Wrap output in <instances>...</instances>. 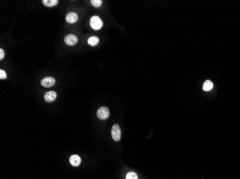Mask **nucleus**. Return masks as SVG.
I'll return each instance as SVG.
<instances>
[{"mask_svg":"<svg viewBox=\"0 0 240 179\" xmlns=\"http://www.w3.org/2000/svg\"><path fill=\"white\" fill-rule=\"evenodd\" d=\"M42 2L45 7H53L58 4V0H43Z\"/></svg>","mask_w":240,"mask_h":179,"instance_id":"1a4fd4ad","label":"nucleus"},{"mask_svg":"<svg viewBox=\"0 0 240 179\" xmlns=\"http://www.w3.org/2000/svg\"><path fill=\"white\" fill-rule=\"evenodd\" d=\"M90 25L94 30H99L103 26V22L99 16L94 15L90 19Z\"/></svg>","mask_w":240,"mask_h":179,"instance_id":"f257e3e1","label":"nucleus"},{"mask_svg":"<svg viewBox=\"0 0 240 179\" xmlns=\"http://www.w3.org/2000/svg\"><path fill=\"white\" fill-rule=\"evenodd\" d=\"M91 4L95 7H99L102 4V1L101 0H91Z\"/></svg>","mask_w":240,"mask_h":179,"instance_id":"ddd939ff","label":"nucleus"},{"mask_svg":"<svg viewBox=\"0 0 240 179\" xmlns=\"http://www.w3.org/2000/svg\"><path fill=\"white\" fill-rule=\"evenodd\" d=\"M78 19V14L75 12H69L68 13L66 16V20L68 23L73 24L75 23Z\"/></svg>","mask_w":240,"mask_h":179,"instance_id":"423d86ee","label":"nucleus"},{"mask_svg":"<svg viewBox=\"0 0 240 179\" xmlns=\"http://www.w3.org/2000/svg\"><path fill=\"white\" fill-rule=\"evenodd\" d=\"M7 78V74L5 73V71H4L3 70H0V79L1 80H3V79H6Z\"/></svg>","mask_w":240,"mask_h":179,"instance_id":"4468645a","label":"nucleus"},{"mask_svg":"<svg viewBox=\"0 0 240 179\" xmlns=\"http://www.w3.org/2000/svg\"><path fill=\"white\" fill-rule=\"evenodd\" d=\"M64 42L68 46H73L78 42V38H77V37L75 34H70L65 37Z\"/></svg>","mask_w":240,"mask_h":179,"instance_id":"20e7f679","label":"nucleus"},{"mask_svg":"<svg viewBox=\"0 0 240 179\" xmlns=\"http://www.w3.org/2000/svg\"><path fill=\"white\" fill-rule=\"evenodd\" d=\"M40 83L45 88H51L55 85V80L52 77H46L42 79Z\"/></svg>","mask_w":240,"mask_h":179,"instance_id":"39448f33","label":"nucleus"},{"mask_svg":"<svg viewBox=\"0 0 240 179\" xmlns=\"http://www.w3.org/2000/svg\"><path fill=\"white\" fill-rule=\"evenodd\" d=\"M97 117L100 120H106L109 117V110L106 107H101L97 110Z\"/></svg>","mask_w":240,"mask_h":179,"instance_id":"7ed1b4c3","label":"nucleus"},{"mask_svg":"<svg viewBox=\"0 0 240 179\" xmlns=\"http://www.w3.org/2000/svg\"><path fill=\"white\" fill-rule=\"evenodd\" d=\"M126 179H138V176L134 172H129L126 176Z\"/></svg>","mask_w":240,"mask_h":179,"instance_id":"f8f14e48","label":"nucleus"},{"mask_svg":"<svg viewBox=\"0 0 240 179\" xmlns=\"http://www.w3.org/2000/svg\"><path fill=\"white\" fill-rule=\"evenodd\" d=\"M213 82L211 80H206L203 85V90L204 91H210L213 88Z\"/></svg>","mask_w":240,"mask_h":179,"instance_id":"9b49d317","label":"nucleus"},{"mask_svg":"<svg viewBox=\"0 0 240 179\" xmlns=\"http://www.w3.org/2000/svg\"><path fill=\"white\" fill-rule=\"evenodd\" d=\"M69 162L73 166L77 167L81 164V159L78 155H72L69 158Z\"/></svg>","mask_w":240,"mask_h":179,"instance_id":"6e6552de","label":"nucleus"},{"mask_svg":"<svg viewBox=\"0 0 240 179\" xmlns=\"http://www.w3.org/2000/svg\"><path fill=\"white\" fill-rule=\"evenodd\" d=\"M99 39L97 36L90 37L88 39V44L89 45L92 46V47L97 45L98 44H99Z\"/></svg>","mask_w":240,"mask_h":179,"instance_id":"9d476101","label":"nucleus"},{"mask_svg":"<svg viewBox=\"0 0 240 179\" xmlns=\"http://www.w3.org/2000/svg\"><path fill=\"white\" fill-rule=\"evenodd\" d=\"M57 97V94L55 91H48L44 95V99L46 102L51 103L54 101Z\"/></svg>","mask_w":240,"mask_h":179,"instance_id":"0eeeda50","label":"nucleus"},{"mask_svg":"<svg viewBox=\"0 0 240 179\" xmlns=\"http://www.w3.org/2000/svg\"><path fill=\"white\" fill-rule=\"evenodd\" d=\"M112 137L115 141H119L121 139V129L119 125L114 124L112 126Z\"/></svg>","mask_w":240,"mask_h":179,"instance_id":"f03ea898","label":"nucleus"},{"mask_svg":"<svg viewBox=\"0 0 240 179\" xmlns=\"http://www.w3.org/2000/svg\"><path fill=\"white\" fill-rule=\"evenodd\" d=\"M5 57V52L2 49H0V60H2Z\"/></svg>","mask_w":240,"mask_h":179,"instance_id":"2eb2a0df","label":"nucleus"}]
</instances>
